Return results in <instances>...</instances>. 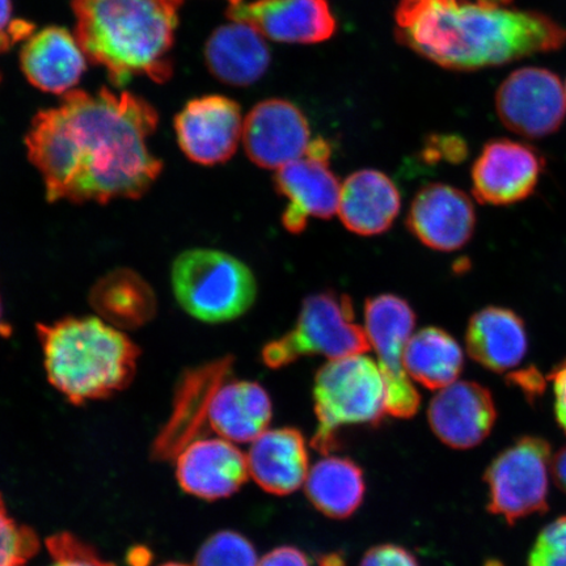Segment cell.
I'll return each instance as SVG.
<instances>
[{
	"instance_id": "cell-32",
	"label": "cell",
	"mask_w": 566,
	"mask_h": 566,
	"mask_svg": "<svg viewBox=\"0 0 566 566\" xmlns=\"http://www.w3.org/2000/svg\"><path fill=\"white\" fill-rule=\"evenodd\" d=\"M33 25L24 20L12 19V0H0V53L19 41L30 39Z\"/></svg>"
},
{
	"instance_id": "cell-29",
	"label": "cell",
	"mask_w": 566,
	"mask_h": 566,
	"mask_svg": "<svg viewBox=\"0 0 566 566\" xmlns=\"http://www.w3.org/2000/svg\"><path fill=\"white\" fill-rule=\"evenodd\" d=\"M39 546L33 531L11 518L0 494V566H25Z\"/></svg>"
},
{
	"instance_id": "cell-1",
	"label": "cell",
	"mask_w": 566,
	"mask_h": 566,
	"mask_svg": "<svg viewBox=\"0 0 566 566\" xmlns=\"http://www.w3.org/2000/svg\"><path fill=\"white\" fill-rule=\"evenodd\" d=\"M158 122L154 106L130 92H67L33 117L25 137L46 200L105 205L145 196L163 171L148 145Z\"/></svg>"
},
{
	"instance_id": "cell-25",
	"label": "cell",
	"mask_w": 566,
	"mask_h": 566,
	"mask_svg": "<svg viewBox=\"0 0 566 566\" xmlns=\"http://www.w3.org/2000/svg\"><path fill=\"white\" fill-rule=\"evenodd\" d=\"M88 300L98 317L119 331L144 327L158 311L150 283L127 268L115 269L98 279Z\"/></svg>"
},
{
	"instance_id": "cell-40",
	"label": "cell",
	"mask_w": 566,
	"mask_h": 566,
	"mask_svg": "<svg viewBox=\"0 0 566 566\" xmlns=\"http://www.w3.org/2000/svg\"><path fill=\"white\" fill-rule=\"evenodd\" d=\"M485 566H504L500 562L491 560L485 564Z\"/></svg>"
},
{
	"instance_id": "cell-8",
	"label": "cell",
	"mask_w": 566,
	"mask_h": 566,
	"mask_svg": "<svg viewBox=\"0 0 566 566\" xmlns=\"http://www.w3.org/2000/svg\"><path fill=\"white\" fill-rule=\"evenodd\" d=\"M551 451L543 438L522 437L493 460L485 473L492 514L514 525L526 516L547 512Z\"/></svg>"
},
{
	"instance_id": "cell-20",
	"label": "cell",
	"mask_w": 566,
	"mask_h": 566,
	"mask_svg": "<svg viewBox=\"0 0 566 566\" xmlns=\"http://www.w3.org/2000/svg\"><path fill=\"white\" fill-rule=\"evenodd\" d=\"M400 208L399 189L387 175L360 169L344 181L337 212L349 231L375 237L391 229Z\"/></svg>"
},
{
	"instance_id": "cell-15",
	"label": "cell",
	"mask_w": 566,
	"mask_h": 566,
	"mask_svg": "<svg viewBox=\"0 0 566 566\" xmlns=\"http://www.w3.org/2000/svg\"><path fill=\"white\" fill-rule=\"evenodd\" d=\"M407 228L420 242L438 252H454L470 242L476 228L471 198L448 184H428L417 192Z\"/></svg>"
},
{
	"instance_id": "cell-6",
	"label": "cell",
	"mask_w": 566,
	"mask_h": 566,
	"mask_svg": "<svg viewBox=\"0 0 566 566\" xmlns=\"http://www.w3.org/2000/svg\"><path fill=\"white\" fill-rule=\"evenodd\" d=\"M314 400L317 430L313 446L328 454L337 448L342 428L378 423L387 413L379 365L365 354L329 360L316 373Z\"/></svg>"
},
{
	"instance_id": "cell-42",
	"label": "cell",
	"mask_w": 566,
	"mask_h": 566,
	"mask_svg": "<svg viewBox=\"0 0 566 566\" xmlns=\"http://www.w3.org/2000/svg\"><path fill=\"white\" fill-rule=\"evenodd\" d=\"M565 97H566V87H565Z\"/></svg>"
},
{
	"instance_id": "cell-24",
	"label": "cell",
	"mask_w": 566,
	"mask_h": 566,
	"mask_svg": "<svg viewBox=\"0 0 566 566\" xmlns=\"http://www.w3.org/2000/svg\"><path fill=\"white\" fill-rule=\"evenodd\" d=\"M273 407L263 386L248 380L221 385L208 408L210 427L230 442L248 443L265 433Z\"/></svg>"
},
{
	"instance_id": "cell-27",
	"label": "cell",
	"mask_w": 566,
	"mask_h": 566,
	"mask_svg": "<svg viewBox=\"0 0 566 566\" xmlns=\"http://www.w3.org/2000/svg\"><path fill=\"white\" fill-rule=\"evenodd\" d=\"M306 493L317 511L332 518H348L363 504V471L352 460L325 457L308 471Z\"/></svg>"
},
{
	"instance_id": "cell-2",
	"label": "cell",
	"mask_w": 566,
	"mask_h": 566,
	"mask_svg": "<svg viewBox=\"0 0 566 566\" xmlns=\"http://www.w3.org/2000/svg\"><path fill=\"white\" fill-rule=\"evenodd\" d=\"M512 0H400L395 34L400 44L436 65L475 71L560 51L566 30Z\"/></svg>"
},
{
	"instance_id": "cell-14",
	"label": "cell",
	"mask_w": 566,
	"mask_h": 566,
	"mask_svg": "<svg viewBox=\"0 0 566 566\" xmlns=\"http://www.w3.org/2000/svg\"><path fill=\"white\" fill-rule=\"evenodd\" d=\"M242 138L248 158L254 165L279 169L306 155L311 132L298 106L282 98H269L247 116Z\"/></svg>"
},
{
	"instance_id": "cell-26",
	"label": "cell",
	"mask_w": 566,
	"mask_h": 566,
	"mask_svg": "<svg viewBox=\"0 0 566 566\" xmlns=\"http://www.w3.org/2000/svg\"><path fill=\"white\" fill-rule=\"evenodd\" d=\"M409 378L424 388L442 389L459 378L464 367L462 346L448 332L427 327L410 337L405 352Z\"/></svg>"
},
{
	"instance_id": "cell-4",
	"label": "cell",
	"mask_w": 566,
	"mask_h": 566,
	"mask_svg": "<svg viewBox=\"0 0 566 566\" xmlns=\"http://www.w3.org/2000/svg\"><path fill=\"white\" fill-rule=\"evenodd\" d=\"M48 380L73 405L109 398L136 377L140 350L98 316L38 325Z\"/></svg>"
},
{
	"instance_id": "cell-9",
	"label": "cell",
	"mask_w": 566,
	"mask_h": 566,
	"mask_svg": "<svg viewBox=\"0 0 566 566\" xmlns=\"http://www.w3.org/2000/svg\"><path fill=\"white\" fill-rule=\"evenodd\" d=\"M415 325V311L400 296L380 294L366 301L365 331L384 375L387 413L399 419H409L420 407V394L405 367V352Z\"/></svg>"
},
{
	"instance_id": "cell-36",
	"label": "cell",
	"mask_w": 566,
	"mask_h": 566,
	"mask_svg": "<svg viewBox=\"0 0 566 566\" xmlns=\"http://www.w3.org/2000/svg\"><path fill=\"white\" fill-rule=\"evenodd\" d=\"M258 566H310L303 552L293 547H280L269 552Z\"/></svg>"
},
{
	"instance_id": "cell-21",
	"label": "cell",
	"mask_w": 566,
	"mask_h": 566,
	"mask_svg": "<svg viewBox=\"0 0 566 566\" xmlns=\"http://www.w3.org/2000/svg\"><path fill=\"white\" fill-rule=\"evenodd\" d=\"M470 357L493 373L518 367L528 350L526 325L514 311L490 306L470 318L465 332Z\"/></svg>"
},
{
	"instance_id": "cell-18",
	"label": "cell",
	"mask_w": 566,
	"mask_h": 566,
	"mask_svg": "<svg viewBox=\"0 0 566 566\" xmlns=\"http://www.w3.org/2000/svg\"><path fill=\"white\" fill-rule=\"evenodd\" d=\"M176 472L184 491L208 501L230 497L250 475L247 455L221 437L188 443L177 458Z\"/></svg>"
},
{
	"instance_id": "cell-23",
	"label": "cell",
	"mask_w": 566,
	"mask_h": 566,
	"mask_svg": "<svg viewBox=\"0 0 566 566\" xmlns=\"http://www.w3.org/2000/svg\"><path fill=\"white\" fill-rule=\"evenodd\" d=\"M210 73L230 86L256 83L271 65V51L254 28L232 21L217 28L205 48Z\"/></svg>"
},
{
	"instance_id": "cell-17",
	"label": "cell",
	"mask_w": 566,
	"mask_h": 566,
	"mask_svg": "<svg viewBox=\"0 0 566 566\" xmlns=\"http://www.w3.org/2000/svg\"><path fill=\"white\" fill-rule=\"evenodd\" d=\"M274 187L289 200L282 216L283 228L289 232L301 233L311 217L329 219L338 210L342 184L331 171L329 160L304 155L287 163L275 172Z\"/></svg>"
},
{
	"instance_id": "cell-12",
	"label": "cell",
	"mask_w": 566,
	"mask_h": 566,
	"mask_svg": "<svg viewBox=\"0 0 566 566\" xmlns=\"http://www.w3.org/2000/svg\"><path fill=\"white\" fill-rule=\"evenodd\" d=\"M242 111L224 96H203L188 103L176 117L179 146L187 157L202 166L230 160L243 137Z\"/></svg>"
},
{
	"instance_id": "cell-30",
	"label": "cell",
	"mask_w": 566,
	"mask_h": 566,
	"mask_svg": "<svg viewBox=\"0 0 566 566\" xmlns=\"http://www.w3.org/2000/svg\"><path fill=\"white\" fill-rule=\"evenodd\" d=\"M528 566H566V515L549 523L537 536Z\"/></svg>"
},
{
	"instance_id": "cell-38",
	"label": "cell",
	"mask_w": 566,
	"mask_h": 566,
	"mask_svg": "<svg viewBox=\"0 0 566 566\" xmlns=\"http://www.w3.org/2000/svg\"><path fill=\"white\" fill-rule=\"evenodd\" d=\"M552 473L560 490L566 493V448L557 452L554 460H552Z\"/></svg>"
},
{
	"instance_id": "cell-10",
	"label": "cell",
	"mask_w": 566,
	"mask_h": 566,
	"mask_svg": "<svg viewBox=\"0 0 566 566\" xmlns=\"http://www.w3.org/2000/svg\"><path fill=\"white\" fill-rule=\"evenodd\" d=\"M566 97L560 77L541 67L515 70L495 94L501 123L521 137L539 139L560 129Z\"/></svg>"
},
{
	"instance_id": "cell-34",
	"label": "cell",
	"mask_w": 566,
	"mask_h": 566,
	"mask_svg": "<svg viewBox=\"0 0 566 566\" xmlns=\"http://www.w3.org/2000/svg\"><path fill=\"white\" fill-rule=\"evenodd\" d=\"M427 153L430 160L446 159L458 163L465 158L467 145L462 138L451 136L440 137L433 139V144L428 146Z\"/></svg>"
},
{
	"instance_id": "cell-28",
	"label": "cell",
	"mask_w": 566,
	"mask_h": 566,
	"mask_svg": "<svg viewBox=\"0 0 566 566\" xmlns=\"http://www.w3.org/2000/svg\"><path fill=\"white\" fill-rule=\"evenodd\" d=\"M258 554L250 541L233 531H222L203 543L195 566H258Z\"/></svg>"
},
{
	"instance_id": "cell-39",
	"label": "cell",
	"mask_w": 566,
	"mask_h": 566,
	"mask_svg": "<svg viewBox=\"0 0 566 566\" xmlns=\"http://www.w3.org/2000/svg\"><path fill=\"white\" fill-rule=\"evenodd\" d=\"M6 327L3 325V304H2V296H0V331H2Z\"/></svg>"
},
{
	"instance_id": "cell-5",
	"label": "cell",
	"mask_w": 566,
	"mask_h": 566,
	"mask_svg": "<svg viewBox=\"0 0 566 566\" xmlns=\"http://www.w3.org/2000/svg\"><path fill=\"white\" fill-rule=\"evenodd\" d=\"M175 298L197 321L221 324L235 321L258 298V281L250 266L223 251L195 248L174 261Z\"/></svg>"
},
{
	"instance_id": "cell-41",
	"label": "cell",
	"mask_w": 566,
	"mask_h": 566,
	"mask_svg": "<svg viewBox=\"0 0 566 566\" xmlns=\"http://www.w3.org/2000/svg\"><path fill=\"white\" fill-rule=\"evenodd\" d=\"M161 566H188V565L177 564V563H169V564L161 565Z\"/></svg>"
},
{
	"instance_id": "cell-31",
	"label": "cell",
	"mask_w": 566,
	"mask_h": 566,
	"mask_svg": "<svg viewBox=\"0 0 566 566\" xmlns=\"http://www.w3.org/2000/svg\"><path fill=\"white\" fill-rule=\"evenodd\" d=\"M46 546L53 563L49 566H115L103 560L96 552L86 544L69 534L52 536Z\"/></svg>"
},
{
	"instance_id": "cell-19",
	"label": "cell",
	"mask_w": 566,
	"mask_h": 566,
	"mask_svg": "<svg viewBox=\"0 0 566 566\" xmlns=\"http://www.w3.org/2000/svg\"><path fill=\"white\" fill-rule=\"evenodd\" d=\"M87 56L65 28L48 27L28 39L21 51V69L34 87L67 94L86 70Z\"/></svg>"
},
{
	"instance_id": "cell-22",
	"label": "cell",
	"mask_w": 566,
	"mask_h": 566,
	"mask_svg": "<svg viewBox=\"0 0 566 566\" xmlns=\"http://www.w3.org/2000/svg\"><path fill=\"white\" fill-rule=\"evenodd\" d=\"M250 475L264 491L285 495L298 491L308 475L306 441L296 429L266 430L247 455Z\"/></svg>"
},
{
	"instance_id": "cell-37",
	"label": "cell",
	"mask_w": 566,
	"mask_h": 566,
	"mask_svg": "<svg viewBox=\"0 0 566 566\" xmlns=\"http://www.w3.org/2000/svg\"><path fill=\"white\" fill-rule=\"evenodd\" d=\"M511 379L513 380V384L518 386L522 391L528 396V398H535V396L541 395L544 386H546L544 385L543 375L536 369H533V367L512 374Z\"/></svg>"
},
{
	"instance_id": "cell-33",
	"label": "cell",
	"mask_w": 566,
	"mask_h": 566,
	"mask_svg": "<svg viewBox=\"0 0 566 566\" xmlns=\"http://www.w3.org/2000/svg\"><path fill=\"white\" fill-rule=\"evenodd\" d=\"M360 566H419V563L407 549L388 544L367 552Z\"/></svg>"
},
{
	"instance_id": "cell-13",
	"label": "cell",
	"mask_w": 566,
	"mask_h": 566,
	"mask_svg": "<svg viewBox=\"0 0 566 566\" xmlns=\"http://www.w3.org/2000/svg\"><path fill=\"white\" fill-rule=\"evenodd\" d=\"M228 17L286 44H317L329 40L337 28L328 0H229Z\"/></svg>"
},
{
	"instance_id": "cell-7",
	"label": "cell",
	"mask_w": 566,
	"mask_h": 566,
	"mask_svg": "<svg viewBox=\"0 0 566 566\" xmlns=\"http://www.w3.org/2000/svg\"><path fill=\"white\" fill-rule=\"evenodd\" d=\"M371 348L366 331L356 323L348 294L325 290L303 301L292 331L268 343L261 358L269 369H281L302 357L339 359Z\"/></svg>"
},
{
	"instance_id": "cell-16",
	"label": "cell",
	"mask_w": 566,
	"mask_h": 566,
	"mask_svg": "<svg viewBox=\"0 0 566 566\" xmlns=\"http://www.w3.org/2000/svg\"><path fill=\"white\" fill-rule=\"evenodd\" d=\"M428 415L434 434L458 450L483 442L497 420L490 389L469 380H457L440 389L430 402Z\"/></svg>"
},
{
	"instance_id": "cell-35",
	"label": "cell",
	"mask_w": 566,
	"mask_h": 566,
	"mask_svg": "<svg viewBox=\"0 0 566 566\" xmlns=\"http://www.w3.org/2000/svg\"><path fill=\"white\" fill-rule=\"evenodd\" d=\"M549 379L554 385L556 419L566 434V359L555 367Z\"/></svg>"
},
{
	"instance_id": "cell-3",
	"label": "cell",
	"mask_w": 566,
	"mask_h": 566,
	"mask_svg": "<svg viewBox=\"0 0 566 566\" xmlns=\"http://www.w3.org/2000/svg\"><path fill=\"white\" fill-rule=\"evenodd\" d=\"M184 0H73L76 39L91 62L122 87L134 76L165 83Z\"/></svg>"
},
{
	"instance_id": "cell-11",
	"label": "cell",
	"mask_w": 566,
	"mask_h": 566,
	"mask_svg": "<svg viewBox=\"0 0 566 566\" xmlns=\"http://www.w3.org/2000/svg\"><path fill=\"white\" fill-rule=\"evenodd\" d=\"M544 158L522 142L492 139L472 168V192L493 207L525 201L539 184Z\"/></svg>"
}]
</instances>
